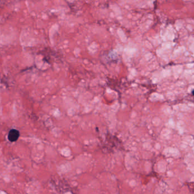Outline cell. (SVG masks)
<instances>
[{
	"label": "cell",
	"instance_id": "6da1fadb",
	"mask_svg": "<svg viewBox=\"0 0 194 194\" xmlns=\"http://www.w3.org/2000/svg\"><path fill=\"white\" fill-rule=\"evenodd\" d=\"M19 137V132L18 130L13 129H11L8 134V140L10 142H15L18 140Z\"/></svg>",
	"mask_w": 194,
	"mask_h": 194
},
{
	"label": "cell",
	"instance_id": "7a4b0ae2",
	"mask_svg": "<svg viewBox=\"0 0 194 194\" xmlns=\"http://www.w3.org/2000/svg\"><path fill=\"white\" fill-rule=\"evenodd\" d=\"M192 94H193V95L194 96V90H193V92H192Z\"/></svg>",
	"mask_w": 194,
	"mask_h": 194
}]
</instances>
